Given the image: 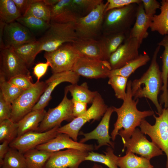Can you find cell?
I'll return each mask as SVG.
<instances>
[{
    "label": "cell",
    "instance_id": "1",
    "mask_svg": "<svg viewBox=\"0 0 168 168\" xmlns=\"http://www.w3.org/2000/svg\"><path fill=\"white\" fill-rule=\"evenodd\" d=\"M131 80L128 82L126 96L122 105L119 108L113 106L114 112L117 115V120L114 124V128L111 133L112 140L114 141L117 136L119 135L123 142L130 138L135 130L140 126L142 120L145 118L153 115L151 110L141 111L137 107L139 99H133Z\"/></svg>",
    "mask_w": 168,
    "mask_h": 168
},
{
    "label": "cell",
    "instance_id": "2",
    "mask_svg": "<svg viewBox=\"0 0 168 168\" xmlns=\"http://www.w3.org/2000/svg\"><path fill=\"white\" fill-rule=\"evenodd\" d=\"M161 46L156 48L151 64L142 77L132 82L131 92L133 99L142 98L150 100L156 106L158 114H161L163 109L158 99V96L161 91L162 81L161 71L157 62V55Z\"/></svg>",
    "mask_w": 168,
    "mask_h": 168
},
{
    "label": "cell",
    "instance_id": "3",
    "mask_svg": "<svg viewBox=\"0 0 168 168\" xmlns=\"http://www.w3.org/2000/svg\"><path fill=\"white\" fill-rule=\"evenodd\" d=\"M138 6L137 3H133L106 12L103 19L102 35L123 33L128 35L136 20Z\"/></svg>",
    "mask_w": 168,
    "mask_h": 168
},
{
    "label": "cell",
    "instance_id": "4",
    "mask_svg": "<svg viewBox=\"0 0 168 168\" xmlns=\"http://www.w3.org/2000/svg\"><path fill=\"white\" fill-rule=\"evenodd\" d=\"M77 38L74 23L50 22L49 27L38 40L40 52L53 51L64 44L73 42Z\"/></svg>",
    "mask_w": 168,
    "mask_h": 168
},
{
    "label": "cell",
    "instance_id": "5",
    "mask_svg": "<svg viewBox=\"0 0 168 168\" xmlns=\"http://www.w3.org/2000/svg\"><path fill=\"white\" fill-rule=\"evenodd\" d=\"M107 5L103 2L86 16L78 18L74 23L78 38L98 40L101 37Z\"/></svg>",
    "mask_w": 168,
    "mask_h": 168
},
{
    "label": "cell",
    "instance_id": "6",
    "mask_svg": "<svg viewBox=\"0 0 168 168\" xmlns=\"http://www.w3.org/2000/svg\"><path fill=\"white\" fill-rule=\"evenodd\" d=\"M108 108L98 93L94 98L91 106L85 113L75 118L69 123L59 127L58 132L66 134L74 141L77 142L79 130L82 126L91 120H99L104 116Z\"/></svg>",
    "mask_w": 168,
    "mask_h": 168
},
{
    "label": "cell",
    "instance_id": "7",
    "mask_svg": "<svg viewBox=\"0 0 168 168\" xmlns=\"http://www.w3.org/2000/svg\"><path fill=\"white\" fill-rule=\"evenodd\" d=\"M158 114V117L153 115L156 120L154 125L144 119L139 127L141 131L148 135L152 142L165 152L166 156V167L168 168V107L163 109L162 113Z\"/></svg>",
    "mask_w": 168,
    "mask_h": 168
},
{
    "label": "cell",
    "instance_id": "8",
    "mask_svg": "<svg viewBox=\"0 0 168 168\" xmlns=\"http://www.w3.org/2000/svg\"><path fill=\"white\" fill-rule=\"evenodd\" d=\"M46 87L45 82L37 81L33 86L24 91L12 103V110L10 119L17 123L31 112Z\"/></svg>",
    "mask_w": 168,
    "mask_h": 168
},
{
    "label": "cell",
    "instance_id": "9",
    "mask_svg": "<svg viewBox=\"0 0 168 168\" xmlns=\"http://www.w3.org/2000/svg\"><path fill=\"white\" fill-rule=\"evenodd\" d=\"M44 57L50 62L53 74L72 70L80 57L72 43L64 44L53 51L45 52Z\"/></svg>",
    "mask_w": 168,
    "mask_h": 168
},
{
    "label": "cell",
    "instance_id": "10",
    "mask_svg": "<svg viewBox=\"0 0 168 168\" xmlns=\"http://www.w3.org/2000/svg\"><path fill=\"white\" fill-rule=\"evenodd\" d=\"M68 91L65 88L64 97L59 104L53 108H49L40 123L37 132H43L56 126L60 127L62 122L71 121L75 117L73 115V102L67 96Z\"/></svg>",
    "mask_w": 168,
    "mask_h": 168
},
{
    "label": "cell",
    "instance_id": "11",
    "mask_svg": "<svg viewBox=\"0 0 168 168\" xmlns=\"http://www.w3.org/2000/svg\"><path fill=\"white\" fill-rule=\"evenodd\" d=\"M0 75L7 81L19 75H30L28 67L12 47L0 49Z\"/></svg>",
    "mask_w": 168,
    "mask_h": 168
},
{
    "label": "cell",
    "instance_id": "12",
    "mask_svg": "<svg viewBox=\"0 0 168 168\" xmlns=\"http://www.w3.org/2000/svg\"><path fill=\"white\" fill-rule=\"evenodd\" d=\"M111 70L108 60L80 57L72 70L80 76L98 79L109 77Z\"/></svg>",
    "mask_w": 168,
    "mask_h": 168
},
{
    "label": "cell",
    "instance_id": "13",
    "mask_svg": "<svg viewBox=\"0 0 168 168\" xmlns=\"http://www.w3.org/2000/svg\"><path fill=\"white\" fill-rule=\"evenodd\" d=\"M138 128H136L131 137L123 142L124 149L126 153L131 152L150 160L155 156L163 154V151L153 142L149 141Z\"/></svg>",
    "mask_w": 168,
    "mask_h": 168
},
{
    "label": "cell",
    "instance_id": "14",
    "mask_svg": "<svg viewBox=\"0 0 168 168\" xmlns=\"http://www.w3.org/2000/svg\"><path fill=\"white\" fill-rule=\"evenodd\" d=\"M59 127L56 126L43 132L31 131L26 133L17 137L10 143V147L24 154L55 137L58 133V129Z\"/></svg>",
    "mask_w": 168,
    "mask_h": 168
},
{
    "label": "cell",
    "instance_id": "15",
    "mask_svg": "<svg viewBox=\"0 0 168 168\" xmlns=\"http://www.w3.org/2000/svg\"><path fill=\"white\" fill-rule=\"evenodd\" d=\"M88 152L68 149L53 152L44 168H78L85 161Z\"/></svg>",
    "mask_w": 168,
    "mask_h": 168
},
{
    "label": "cell",
    "instance_id": "16",
    "mask_svg": "<svg viewBox=\"0 0 168 168\" xmlns=\"http://www.w3.org/2000/svg\"><path fill=\"white\" fill-rule=\"evenodd\" d=\"M140 44L135 38H127L110 57L112 70L119 69L137 58Z\"/></svg>",
    "mask_w": 168,
    "mask_h": 168
},
{
    "label": "cell",
    "instance_id": "17",
    "mask_svg": "<svg viewBox=\"0 0 168 168\" xmlns=\"http://www.w3.org/2000/svg\"><path fill=\"white\" fill-rule=\"evenodd\" d=\"M80 76L72 70L54 73L45 82L47 87L32 110L44 109L51 99V94L55 87L61 83L69 82L77 84Z\"/></svg>",
    "mask_w": 168,
    "mask_h": 168
},
{
    "label": "cell",
    "instance_id": "18",
    "mask_svg": "<svg viewBox=\"0 0 168 168\" xmlns=\"http://www.w3.org/2000/svg\"><path fill=\"white\" fill-rule=\"evenodd\" d=\"M113 112V106L108 107L101 120L94 130L87 133L81 132L80 134L83 135L84 137L81 139L79 142L84 143L90 140L95 139L97 140L98 145L95 146V150H97L104 146L114 149V143L110 141L111 137L109 134L110 121Z\"/></svg>",
    "mask_w": 168,
    "mask_h": 168
},
{
    "label": "cell",
    "instance_id": "19",
    "mask_svg": "<svg viewBox=\"0 0 168 168\" xmlns=\"http://www.w3.org/2000/svg\"><path fill=\"white\" fill-rule=\"evenodd\" d=\"M3 40L6 47H15L36 40L32 32L16 21L6 24Z\"/></svg>",
    "mask_w": 168,
    "mask_h": 168
},
{
    "label": "cell",
    "instance_id": "20",
    "mask_svg": "<svg viewBox=\"0 0 168 168\" xmlns=\"http://www.w3.org/2000/svg\"><path fill=\"white\" fill-rule=\"evenodd\" d=\"M35 148L51 152L68 149H75L89 152L94 149L95 146L75 141L66 134L58 133L54 138Z\"/></svg>",
    "mask_w": 168,
    "mask_h": 168
},
{
    "label": "cell",
    "instance_id": "21",
    "mask_svg": "<svg viewBox=\"0 0 168 168\" xmlns=\"http://www.w3.org/2000/svg\"><path fill=\"white\" fill-rule=\"evenodd\" d=\"M50 9L51 22L74 23L80 17L72 6V0H59Z\"/></svg>",
    "mask_w": 168,
    "mask_h": 168
},
{
    "label": "cell",
    "instance_id": "22",
    "mask_svg": "<svg viewBox=\"0 0 168 168\" xmlns=\"http://www.w3.org/2000/svg\"><path fill=\"white\" fill-rule=\"evenodd\" d=\"M104 152L108 154L120 168H148L152 166L150 160L138 156L132 152L126 153L124 156H118L114 154L113 149L110 147Z\"/></svg>",
    "mask_w": 168,
    "mask_h": 168
},
{
    "label": "cell",
    "instance_id": "23",
    "mask_svg": "<svg viewBox=\"0 0 168 168\" xmlns=\"http://www.w3.org/2000/svg\"><path fill=\"white\" fill-rule=\"evenodd\" d=\"M151 21L145 14L142 2L138 4L136 20L129 33L128 38H136L141 45L143 40L148 36L147 30Z\"/></svg>",
    "mask_w": 168,
    "mask_h": 168
},
{
    "label": "cell",
    "instance_id": "24",
    "mask_svg": "<svg viewBox=\"0 0 168 168\" xmlns=\"http://www.w3.org/2000/svg\"><path fill=\"white\" fill-rule=\"evenodd\" d=\"M72 44L80 57L103 60L102 48L98 40L77 38Z\"/></svg>",
    "mask_w": 168,
    "mask_h": 168
},
{
    "label": "cell",
    "instance_id": "25",
    "mask_svg": "<svg viewBox=\"0 0 168 168\" xmlns=\"http://www.w3.org/2000/svg\"><path fill=\"white\" fill-rule=\"evenodd\" d=\"M46 111L44 110H32L18 122L17 137L31 131H37Z\"/></svg>",
    "mask_w": 168,
    "mask_h": 168
},
{
    "label": "cell",
    "instance_id": "26",
    "mask_svg": "<svg viewBox=\"0 0 168 168\" xmlns=\"http://www.w3.org/2000/svg\"><path fill=\"white\" fill-rule=\"evenodd\" d=\"M128 35L123 33L102 35L98 40L103 55V60H108L111 54L127 38Z\"/></svg>",
    "mask_w": 168,
    "mask_h": 168
},
{
    "label": "cell",
    "instance_id": "27",
    "mask_svg": "<svg viewBox=\"0 0 168 168\" xmlns=\"http://www.w3.org/2000/svg\"><path fill=\"white\" fill-rule=\"evenodd\" d=\"M160 4V13L154 16L149 28L152 31L165 36L168 35V0H162Z\"/></svg>",
    "mask_w": 168,
    "mask_h": 168
},
{
    "label": "cell",
    "instance_id": "28",
    "mask_svg": "<svg viewBox=\"0 0 168 168\" xmlns=\"http://www.w3.org/2000/svg\"><path fill=\"white\" fill-rule=\"evenodd\" d=\"M65 89L70 93L73 101H80L87 104H92L98 93L97 91L90 90L86 82L80 85L77 84H71L66 86Z\"/></svg>",
    "mask_w": 168,
    "mask_h": 168
},
{
    "label": "cell",
    "instance_id": "29",
    "mask_svg": "<svg viewBox=\"0 0 168 168\" xmlns=\"http://www.w3.org/2000/svg\"><path fill=\"white\" fill-rule=\"evenodd\" d=\"M38 40L13 47L16 53L22 60L28 68L34 64L37 55L40 52Z\"/></svg>",
    "mask_w": 168,
    "mask_h": 168
},
{
    "label": "cell",
    "instance_id": "30",
    "mask_svg": "<svg viewBox=\"0 0 168 168\" xmlns=\"http://www.w3.org/2000/svg\"><path fill=\"white\" fill-rule=\"evenodd\" d=\"M53 152L35 148L24 153L27 168H44Z\"/></svg>",
    "mask_w": 168,
    "mask_h": 168
},
{
    "label": "cell",
    "instance_id": "31",
    "mask_svg": "<svg viewBox=\"0 0 168 168\" xmlns=\"http://www.w3.org/2000/svg\"><path fill=\"white\" fill-rule=\"evenodd\" d=\"M150 58L147 53L140 54L136 59L118 69L111 70L109 77L114 76L128 77L138 68L145 65L150 60Z\"/></svg>",
    "mask_w": 168,
    "mask_h": 168
},
{
    "label": "cell",
    "instance_id": "32",
    "mask_svg": "<svg viewBox=\"0 0 168 168\" xmlns=\"http://www.w3.org/2000/svg\"><path fill=\"white\" fill-rule=\"evenodd\" d=\"M21 16L13 0H0V20L8 24L16 21Z\"/></svg>",
    "mask_w": 168,
    "mask_h": 168
},
{
    "label": "cell",
    "instance_id": "33",
    "mask_svg": "<svg viewBox=\"0 0 168 168\" xmlns=\"http://www.w3.org/2000/svg\"><path fill=\"white\" fill-rule=\"evenodd\" d=\"M1 167L2 168H27L24 154L10 147Z\"/></svg>",
    "mask_w": 168,
    "mask_h": 168
},
{
    "label": "cell",
    "instance_id": "34",
    "mask_svg": "<svg viewBox=\"0 0 168 168\" xmlns=\"http://www.w3.org/2000/svg\"><path fill=\"white\" fill-rule=\"evenodd\" d=\"M28 29L31 32H40L46 31L50 26V23L30 16H22L16 21Z\"/></svg>",
    "mask_w": 168,
    "mask_h": 168
},
{
    "label": "cell",
    "instance_id": "35",
    "mask_svg": "<svg viewBox=\"0 0 168 168\" xmlns=\"http://www.w3.org/2000/svg\"><path fill=\"white\" fill-rule=\"evenodd\" d=\"M18 124L10 119L0 122V142L7 141L9 143L18 136Z\"/></svg>",
    "mask_w": 168,
    "mask_h": 168
},
{
    "label": "cell",
    "instance_id": "36",
    "mask_svg": "<svg viewBox=\"0 0 168 168\" xmlns=\"http://www.w3.org/2000/svg\"><path fill=\"white\" fill-rule=\"evenodd\" d=\"M25 15L34 16L48 23L51 22L50 7L46 5L43 0H38L33 3Z\"/></svg>",
    "mask_w": 168,
    "mask_h": 168
},
{
    "label": "cell",
    "instance_id": "37",
    "mask_svg": "<svg viewBox=\"0 0 168 168\" xmlns=\"http://www.w3.org/2000/svg\"><path fill=\"white\" fill-rule=\"evenodd\" d=\"M103 2L102 0H72V4L81 17L88 15Z\"/></svg>",
    "mask_w": 168,
    "mask_h": 168
},
{
    "label": "cell",
    "instance_id": "38",
    "mask_svg": "<svg viewBox=\"0 0 168 168\" xmlns=\"http://www.w3.org/2000/svg\"><path fill=\"white\" fill-rule=\"evenodd\" d=\"M0 91L11 103L15 100L24 91L11 84L0 75Z\"/></svg>",
    "mask_w": 168,
    "mask_h": 168
},
{
    "label": "cell",
    "instance_id": "39",
    "mask_svg": "<svg viewBox=\"0 0 168 168\" xmlns=\"http://www.w3.org/2000/svg\"><path fill=\"white\" fill-rule=\"evenodd\" d=\"M108 83L113 89L116 98L124 100L126 97L128 77L114 76L109 77Z\"/></svg>",
    "mask_w": 168,
    "mask_h": 168
},
{
    "label": "cell",
    "instance_id": "40",
    "mask_svg": "<svg viewBox=\"0 0 168 168\" xmlns=\"http://www.w3.org/2000/svg\"><path fill=\"white\" fill-rule=\"evenodd\" d=\"M105 155L95 152L91 151L88 152V155L85 159V161H89L103 164L109 168H118L115 162L107 154Z\"/></svg>",
    "mask_w": 168,
    "mask_h": 168
},
{
    "label": "cell",
    "instance_id": "41",
    "mask_svg": "<svg viewBox=\"0 0 168 168\" xmlns=\"http://www.w3.org/2000/svg\"><path fill=\"white\" fill-rule=\"evenodd\" d=\"M8 82L24 91L28 89L35 85L32 82L30 75H18L11 78Z\"/></svg>",
    "mask_w": 168,
    "mask_h": 168
},
{
    "label": "cell",
    "instance_id": "42",
    "mask_svg": "<svg viewBox=\"0 0 168 168\" xmlns=\"http://www.w3.org/2000/svg\"><path fill=\"white\" fill-rule=\"evenodd\" d=\"M12 110V104L0 91V122L10 119Z\"/></svg>",
    "mask_w": 168,
    "mask_h": 168
},
{
    "label": "cell",
    "instance_id": "43",
    "mask_svg": "<svg viewBox=\"0 0 168 168\" xmlns=\"http://www.w3.org/2000/svg\"><path fill=\"white\" fill-rule=\"evenodd\" d=\"M146 15L152 20L156 10L160 9L161 4L156 0H142Z\"/></svg>",
    "mask_w": 168,
    "mask_h": 168
},
{
    "label": "cell",
    "instance_id": "44",
    "mask_svg": "<svg viewBox=\"0 0 168 168\" xmlns=\"http://www.w3.org/2000/svg\"><path fill=\"white\" fill-rule=\"evenodd\" d=\"M107 5L105 13L113 9L122 7L133 3L139 4L142 2V0H107Z\"/></svg>",
    "mask_w": 168,
    "mask_h": 168
},
{
    "label": "cell",
    "instance_id": "45",
    "mask_svg": "<svg viewBox=\"0 0 168 168\" xmlns=\"http://www.w3.org/2000/svg\"><path fill=\"white\" fill-rule=\"evenodd\" d=\"M50 63L49 61L46 62L39 63L36 64L33 68V73L36 77L37 81H39L40 78L46 73L49 66H50Z\"/></svg>",
    "mask_w": 168,
    "mask_h": 168
},
{
    "label": "cell",
    "instance_id": "46",
    "mask_svg": "<svg viewBox=\"0 0 168 168\" xmlns=\"http://www.w3.org/2000/svg\"><path fill=\"white\" fill-rule=\"evenodd\" d=\"M22 16L24 15L31 5L38 0H13Z\"/></svg>",
    "mask_w": 168,
    "mask_h": 168
},
{
    "label": "cell",
    "instance_id": "47",
    "mask_svg": "<svg viewBox=\"0 0 168 168\" xmlns=\"http://www.w3.org/2000/svg\"><path fill=\"white\" fill-rule=\"evenodd\" d=\"M73 102V113L75 118L82 115L87 110V103L77 101Z\"/></svg>",
    "mask_w": 168,
    "mask_h": 168
},
{
    "label": "cell",
    "instance_id": "48",
    "mask_svg": "<svg viewBox=\"0 0 168 168\" xmlns=\"http://www.w3.org/2000/svg\"><path fill=\"white\" fill-rule=\"evenodd\" d=\"M10 143L7 141H4L0 145V164L2 166L3 159L10 148Z\"/></svg>",
    "mask_w": 168,
    "mask_h": 168
},
{
    "label": "cell",
    "instance_id": "49",
    "mask_svg": "<svg viewBox=\"0 0 168 168\" xmlns=\"http://www.w3.org/2000/svg\"><path fill=\"white\" fill-rule=\"evenodd\" d=\"M6 23L0 20V49L5 48L6 47L3 40L4 31L5 26Z\"/></svg>",
    "mask_w": 168,
    "mask_h": 168
},
{
    "label": "cell",
    "instance_id": "50",
    "mask_svg": "<svg viewBox=\"0 0 168 168\" xmlns=\"http://www.w3.org/2000/svg\"><path fill=\"white\" fill-rule=\"evenodd\" d=\"M59 0H43L44 3L47 6L51 7L57 3Z\"/></svg>",
    "mask_w": 168,
    "mask_h": 168
},
{
    "label": "cell",
    "instance_id": "51",
    "mask_svg": "<svg viewBox=\"0 0 168 168\" xmlns=\"http://www.w3.org/2000/svg\"><path fill=\"white\" fill-rule=\"evenodd\" d=\"M91 168H103L102 166L96 163H94Z\"/></svg>",
    "mask_w": 168,
    "mask_h": 168
},
{
    "label": "cell",
    "instance_id": "52",
    "mask_svg": "<svg viewBox=\"0 0 168 168\" xmlns=\"http://www.w3.org/2000/svg\"><path fill=\"white\" fill-rule=\"evenodd\" d=\"M148 168H154L153 166L152 165L150 167H149Z\"/></svg>",
    "mask_w": 168,
    "mask_h": 168
},
{
    "label": "cell",
    "instance_id": "53",
    "mask_svg": "<svg viewBox=\"0 0 168 168\" xmlns=\"http://www.w3.org/2000/svg\"></svg>",
    "mask_w": 168,
    "mask_h": 168
}]
</instances>
